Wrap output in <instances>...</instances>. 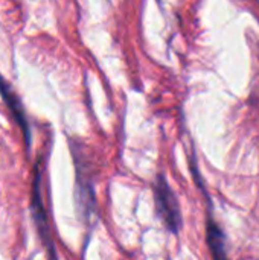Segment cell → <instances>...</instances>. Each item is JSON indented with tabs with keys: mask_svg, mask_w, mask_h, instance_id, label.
Wrapping results in <instances>:
<instances>
[{
	"mask_svg": "<svg viewBox=\"0 0 259 260\" xmlns=\"http://www.w3.org/2000/svg\"><path fill=\"white\" fill-rule=\"evenodd\" d=\"M0 93L5 99V102L8 104V107L11 108L14 117L17 119V122L20 123V126L23 128V133H24V137H26V142L29 143V129H27V125H26V119H24V113L21 110V105H20V101L17 99V96L12 93L9 84H6L2 78H0Z\"/></svg>",
	"mask_w": 259,
	"mask_h": 260,
	"instance_id": "cell-3",
	"label": "cell"
},
{
	"mask_svg": "<svg viewBox=\"0 0 259 260\" xmlns=\"http://www.w3.org/2000/svg\"><path fill=\"white\" fill-rule=\"evenodd\" d=\"M153 193H154V206H156V213L165 229L174 235L179 236L183 227V216H182V209L177 195L174 193L172 187L169 186L168 180L165 175L159 174L156 177L154 186H153Z\"/></svg>",
	"mask_w": 259,
	"mask_h": 260,
	"instance_id": "cell-1",
	"label": "cell"
},
{
	"mask_svg": "<svg viewBox=\"0 0 259 260\" xmlns=\"http://www.w3.org/2000/svg\"><path fill=\"white\" fill-rule=\"evenodd\" d=\"M192 171L195 175V181L198 183V187L206 200V244L211 253L212 260H231L227 254V247H226V235L218 221L214 216V206L211 201V197L208 195L206 186L202 180V175L198 174V169H195V165H192Z\"/></svg>",
	"mask_w": 259,
	"mask_h": 260,
	"instance_id": "cell-2",
	"label": "cell"
}]
</instances>
